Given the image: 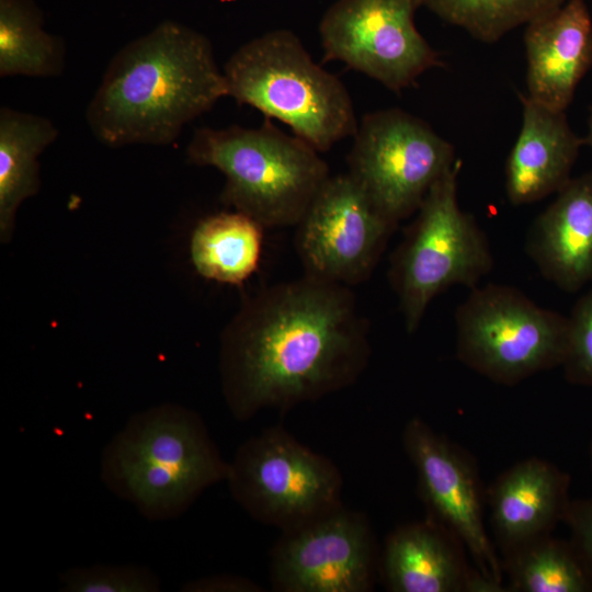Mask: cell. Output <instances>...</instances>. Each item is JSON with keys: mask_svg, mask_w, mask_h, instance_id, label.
<instances>
[{"mask_svg": "<svg viewBox=\"0 0 592 592\" xmlns=\"http://www.w3.org/2000/svg\"><path fill=\"white\" fill-rule=\"evenodd\" d=\"M182 591L189 592H219V591H242V592H260L261 587L249 579H243L235 576H213L198 580H193L182 587Z\"/></svg>", "mask_w": 592, "mask_h": 592, "instance_id": "cell-27", "label": "cell"}, {"mask_svg": "<svg viewBox=\"0 0 592 592\" xmlns=\"http://www.w3.org/2000/svg\"><path fill=\"white\" fill-rule=\"evenodd\" d=\"M263 229L257 220L237 210L204 218L190 240L196 272L220 283H243L259 266Z\"/></svg>", "mask_w": 592, "mask_h": 592, "instance_id": "cell-20", "label": "cell"}, {"mask_svg": "<svg viewBox=\"0 0 592 592\" xmlns=\"http://www.w3.org/2000/svg\"><path fill=\"white\" fill-rule=\"evenodd\" d=\"M402 443L432 514L467 546L482 577L502 588V566L485 528L480 490L471 464L418 418L406 424Z\"/></svg>", "mask_w": 592, "mask_h": 592, "instance_id": "cell-13", "label": "cell"}, {"mask_svg": "<svg viewBox=\"0 0 592 592\" xmlns=\"http://www.w3.org/2000/svg\"><path fill=\"white\" fill-rule=\"evenodd\" d=\"M223 73L227 96L286 124L319 152L357 130L343 82L316 64L289 30L269 31L244 43Z\"/></svg>", "mask_w": 592, "mask_h": 592, "instance_id": "cell-5", "label": "cell"}, {"mask_svg": "<svg viewBox=\"0 0 592 592\" xmlns=\"http://www.w3.org/2000/svg\"><path fill=\"white\" fill-rule=\"evenodd\" d=\"M422 0H338L319 24L323 60L348 67L399 93L425 71L442 67L414 14Z\"/></svg>", "mask_w": 592, "mask_h": 592, "instance_id": "cell-10", "label": "cell"}, {"mask_svg": "<svg viewBox=\"0 0 592 592\" xmlns=\"http://www.w3.org/2000/svg\"><path fill=\"white\" fill-rule=\"evenodd\" d=\"M527 96L565 111L592 67V18L585 0H568L525 25Z\"/></svg>", "mask_w": 592, "mask_h": 592, "instance_id": "cell-14", "label": "cell"}, {"mask_svg": "<svg viewBox=\"0 0 592 592\" xmlns=\"http://www.w3.org/2000/svg\"><path fill=\"white\" fill-rule=\"evenodd\" d=\"M460 168L457 159L431 186L390 259L389 281L408 333L436 296L454 285L471 289L493 269L487 235L458 204Z\"/></svg>", "mask_w": 592, "mask_h": 592, "instance_id": "cell-6", "label": "cell"}, {"mask_svg": "<svg viewBox=\"0 0 592 592\" xmlns=\"http://www.w3.org/2000/svg\"><path fill=\"white\" fill-rule=\"evenodd\" d=\"M375 570L369 524L343 505L282 532L270 556L271 583L281 592H367Z\"/></svg>", "mask_w": 592, "mask_h": 592, "instance_id": "cell-12", "label": "cell"}, {"mask_svg": "<svg viewBox=\"0 0 592 592\" xmlns=\"http://www.w3.org/2000/svg\"><path fill=\"white\" fill-rule=\"evenodd\" d=\"M591 455H592V449H591Z\"/></svg>", "mask_w": 592, "mask_h": 592, "instance_id": "cell-29", "label": "cell"}, {"mask_svg": "<svg viewBox=\"0 0 592 592\" xmlns=\"http://www.w3.org/2000/svg\"><path fill=\"white\" fill-rule=\"evenodd\" d=\"M58 137V128L47 117L0 109V237L8 241L20 205L34 196L41 185L38 158Z\"/></svg>", "mask_w": 592, "mask_h": 592, "instance_id": "cell-19", "label": "cell"}, {"mask_svg": "<svg viewBox=\"0 0 592 592\" xmlns=\"http://www.w3.org/2000/svg\"><path fill=\"white\" fill-rule=\"evenodd\" d=\"M563 520L570 527L572 546L592 574V499L569 502Z\"/></svg>", "mask_w": 592, "mask_h": 592, "instance_id": "cell-26", "label": "cell"}, {"mask_svg": "<svg viewBox=\"0 0 592 592\" xmlns=\"http://www.w3.org/2000/svg\"><path fill=\"white\" fill-rule=\"evenodd\" d=\"M224 96L226 81L210 41L167 20L113 56L86 121L109 147L166 146Z\"/></svg>", "mask_w": 592, "mask_h": 592, "instance_id": "cell-2", "label": "cell"}, {"mask_svg": "<svg viewBox=\"0 0 592 592\" xmlns=\"http://www.w3.org/2000/svg\"><path fill=\"white\" fill-rule=\"evenodd\" d=\"M568 321L567 350L561 366L569 382L592 385V288L578 299Z\"/></svg>", "mask_w": 592, "mask_h": 592, "instance_id": "cell-25", "label": "cell"}, {"mask_svg": "<svg viewBox=\"0 0 592 592\" xmlns=\"http://www.w3.org/2000/svg\"><path fill=\"white\" fill-rule=\"evenodd\" d=\"M65 66V42L44 29L38 5L0 0V77H57Z\"/></svg>", "mask_w": 592, "mask_h": 592, "instance_id": "cell-21", "label": "cell"}, {"mask_svg": "<svg viewBox=\"0 0 592 592\" xmlns=\"http://www.w3.org/2000/svg\"><path fill=\"white\" fill-rule=\"evenodd\" d=\"M66 592H156L159 578L149 569L136 565H94L77 567L60 576Z\"/></svg>", "mask_w": 592, "mask_h": 592, "instance_id": "cell-24", "label": "cell"}, {"mask_svg": "<svg viewBox=\"0 0 592 592\" xmlns=\"http://www.w3.org/2000/svg\"><path fill=\"white\" fill-rule=\"evenodd\" d=\"M584 145L589 146L592 150V110L588 122V132L583 137Z\"/></svg>", "mask_w": 592, "mask_h": 592, "instance_id": "cell-28", "label": "cell"}, {"mask_svg": "<svg viewBox=\"0 0 592 592\" xmlns=\"http://www.w3.org/2000/svg\"><path fill=\"white\" fill-rule=\"evenodd\" d=\"M455 328L458 360L510 386L562 364L569 321L516 287L490 283L471 288L455 311Z\"/></svg>", "mask_w": 592, "mask_h": 592, "instance_id": "cell-7", "label": "cell"}, {"mask_svg": "<svg viewBox=\"0 0 592 592\" xmlns=\"http://www.w3.org/2000/svg\"><path fill=\"white\" fill-rule=\"evenodd\" d=\"M353 137L348 173L397 225L417 213L431 186L458 159L449 141L400 109L364 115Z\"/></svg>", "mask_w": 592, "mask_h": 592, "instance_id": "cell-9", "label": "cell"}, {"mask_svg": "<svg viewBox=\"0 0 592 592\" xmlns=\"http://www.w3.org/2000/svg\"><path fill=\"white\" fill-rule=\"evenodd\" d=\"M510 588L521 592H588L592 574L572 545L539 535L504 548Z\"/></svg>", "mask_w": 592, "mask_h": 592, "instance_id": "cell-22", "label": "cell"}, {"mask_svg": "<svg viewBox=\"0 0 592 592\" xmlns=\"http://www.w3.org/2000/svg\"><path fill=\"white\" fill-rule=\"evenodd\" d=\"M397 226L349 173L330 175L296 225L304 274L350 287L366 281Z\"/></svg>", "mask_w": 592, "mask_h": 592, "instance_id": "cell-11", "label": "cell"}, {"mask_svg": "<svg viewBox=\"0 0 592 592\" xmlns=\"http://www.w3.org/2000/svg\"><path fill=\"white\" fill-rule=\"evenodd\" d=\"M382 573L394 592L501 591L471 573L444 532L429 522L405 525L389 535Z\"/></svg>", "mask_w": 592, "mask_h": 592, "instance_id": "cell-18", "label": "cell"}, {"mask_svg": "<svg viewBox=\"0 0 592 592\" xmlns=\"http://www.w3.org/2000/svg\"><path fill=\"white\" fill-rule=\"evenodd\" d=\"M226 481L242 509L282 532L342 506L337 465L280 426L265 429L240 445Z\"/></svg>", "mask_w": 592, "mask_h": 592, "instance_id": "cell-8", "label": "cell"}, {"mask_svg": "<svg viewBox=\"0 0 592 592\" xmlns=\"http://www.w3.org/2000/svg\"><path fill=\"white\" fill-rule=\"evenodd\" d=\"M522 126L505 163V192L514 206L538 202L560 191L584 146L565 111L547 107L519 93Z\"/></svg>", "mask_w": 592, "mask_h": 592, "instance_id": "cell-15", "label": "cell"}, {"mask_svg": "<svg viewBox=\"0 0 592 592\" xmlns=\"http://www.w3.org/2000/svg\"><path fill=\"white\" fill-rule=\"evenodd\" d=\"M556 194L532 223L525 251L547 281L574 293L592 281V170Z\"/></svg>", "mask_w": 592, "mask_h": 592, "instance_id": "cell-16", "label": "cell"}, {"mask_svg": "<svg viewBox=\"0 0 592 592\" xmlns=\"http://www.w3.org/2000/svg\"><path fill=\"white\" fill-rule=\"evenodd\" d=\"M569 478L539 459L523 460L505 473L489 491L491 521L504 548L548 534L563 520Z\"/></svg>", "mask_w": 592, "mask_h": 592, "instance_id": "cell-17", "label": "cell"}, {"mask_svg": "<svg viewBox=\"0 0 592 592\" xmlns=\"http://www.w3.org/2000/svg\"><path fill=\"white\" fill-rule=\"evenodd\" d=\"M228 469L200 414L174 403L133 414L101 456L104 485L150 521L180 516Z\"/></svg>", "mask_w": 592, "mask_h": 592, "instance_id": "cell-3", "label": "cell"}, {"mask_svg": "<svg viewBox=\"0 0 592 592\" xmlns=\"http://www.w3.org/2000/svg\"><path fill=\"white\" fill-rule=\"evenodd\" d=\"M369 325L350 286L304 274L248 298L223 333L221 387L235 418L286 411L356 382Z\"/></svg>", "mask_w": 592, "mask_h": 592, "instance_id": "cell-1", "label": "cell"}, {"mask_svg": "<svg viewBox=\"0 0 592 592\" xmlns=\"http://www.w3.org/2000/svg\"><path fill=\"white\" fill-rule=\"evenodd\" d=\"M566 0H422L441 20L485 43L560 8Z\"/></svg>", "mask_w": 592, "mask_h": 592, "instance_id": "cell-23", "label": "cell"}, {"mask_svg": "<svg viewBox=\"0 0 592 592\" xmlns=\"http://www.w3.org/2000/svg\"><path fill=\"white\" fill-rule=\"evenodd\" d=\"M186 156L220 171L221 202L264 228L296 226L330 177L319 151L269 119L253 128H198Z\"/></svg>", "mask_w": 592, "mask_h": 592, "instance_id": "cell-4", "label": "cell"}]
</instances>
